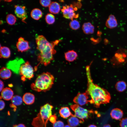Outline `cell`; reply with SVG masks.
<instances>
[{
    "instance_id": "obj_1",
    "label": "cell",
    "mask_w": 127,
    "mask_h": 127,
    "mask_svg": "<svg viewBox=\"0 0 127 127\" xmlns=\"http://www.w3.org/2000/svg\"><path fill=\"white\" fill-rule=\"evenodd\" d=\"M87 80V87L86 92L90 96L91 99L89 102L98 108L102 104L109 103L111 99L109 93L106 90L94 83L91 77L90 66L86 68Z\"/></svg>"
},
{
    "instance_id": "obj_2",
    "label": "cell",
    "mask_w": 127,
    "mask_h": 127,
    "mask_svg": "<svg viewBox=\"0 0 127 127\" xmlns=\"http://www.w3.org/2000/svg\"><path fill=\"white\" fill-rule=\"evenodd\" d=\"M36 40L37 49L39 52L37 56L38 61L40 63L47 66L53 60V55L56 52L55 46L60 41L57 40L50 42L42 35L36 36Z\"/></svg>"
},
{
    "instance_id": "obj_3",
    "label": "cell",
    "mask_w": 127,
    "mask_h": 127,
    "mask_svg": "<svg viewBox=\"0 0 127 127\" xmlns=\"http://www.w3.org/2000/svg\"><path fill=\"white\" fill-rule=\"evenodd\" d=\"M54 80V76L50 73L43 72L38 75L31 87L32 90L37 92H45L51 88Z\"/></svg>"
},
{
    "instance_id": "obj_4",
    "label": "cell",
    "mask_w": 127,
    "mask_h": 127,
    "mask_svg": "<svg viewBox=\"0 0 127 127\" xmlns=\"http://www.w3.org/2000/svg\"><path fill=\"white\" fill-rule=\"evenodd\" d=\"M53 107L52 105L48 103L42 106L37 116L33 119L32 125L34 127H46L49 118L52 115Z\"/></svg>"
},
{
    "instance_id": "obj_5",
    "label": "cell",
    "mask_w": 127,
    "mask_h": 127,
    "mask_svg": "<svg viewBox=\"0 0 127 127\" xmlns=\"http://www.w3.org/2000/svg\"><path fill=\"white\" fill-rule=\"evenodd\" d=\"M113 65L119 67L124 65L127 62V50L123 48L118 49L111 60Z\"/></svg>"
},
{
    "instance_id": "obj_6",
    "label": "cell",
    "mask_w": 127,
    "mask_h": 127,
    "mask_svg": "<svg viewBox=\"0 0 127 127\" xmlns=\"http://www.w3.org/2000/svg\"><path fill=\"white\" fill-rule=\"evenodd\" d=\"M70 107L75 113V116L83 122L84 119L90 117V114L94 113L92 110H88L76 104L71 105Z\"/></svg>"
},
{
    "instance_id": "obj_7",
    "label": "cell",
    "mask_w": 127,
    "mask_h": 127,
    "mask_svg": "<svg viewBox=\"0 0 127 127\" xmlns=\"http://www.w3.org/2000/svg\"><path fill=\"white\" fill-rule=\"evenodd\" d=\"M34 70L33 67L28 61L21 66L19 74L21 76L22 80L24 81L26 79H30L34 76Z\"/></svg>"
},
{
    "instance_id": "obj_8",
    "label": "cell",
    "mask_w": 127,
    "mask_h": 127,
    "mask_svg": "<svg viewBox=\"0 0 127 127\" xmlns=\"http://www.w3.org/2000/svg\"><path fill=\"white\" fill-rule=\"evenodd\" d=\"M63 17L65 18L72 20L74 18H77L79 15L75 12V9L72 4L63 7L61 10Z\"/></svg>"
},
{
    "instance_id": "obj_9",
    "label": "cell",
    "mask_w": 127,
    "mask_h": 127,
    "mask_svg": "<svg viewBox=\"0 0 127 127\" xmlns=\"http://www.w3.org/2000/svg\"><path fill=\"white\" fill-rule=\"evenodd\" d=\"M24 61L22 59H16L13 60L9 61L7 64V68L11 69L16 74L19 73L20 68L24 64Z\"/></svg>"
},
{
    "instance_id": "obj_10",
    "label": "cell",
    "mask_w": 127,
    "mask_h": 127,
    "mask_svg": "<svg viewBox=\"0 0 127 127\" xmlns=\"http://www.w3.org/2000/svg\"><path fill=\"white\" fill-rule=\"evenodd\" d=\"M88 95L86 92L83 93L79 92L73 99V101L79 105H83L89 102Z\"/></svg>"
},
{
    "instance_id": "obj_11",
    "label": "cell",
    "mask_w": 127,
    "mask_h": 127,
    "mask_svg": "<svg viewBox=\"0 0 127 127\" xmlns=\"http://www.w3.org/2000/svg\"><path fill=\"white\" fill-rule=\"evenodd\" d=\"M16 46L18 51L21 52L26 51L30 48L28 41L21 37L19 38Z\"/></svg>"
},
{
    "instance_id": "obj_12",
    "label": "cell",
    "mask_w": 127,
    "mask_h": 127,
    "mask_svg": "<svg viewBox=\"0 0 127 127\" xmlns=\"http://www.w3.org/2000/svg\"><path fill=\"white\" fill-rule=\"evenodd\" d=\"M15 13L17 17L21 19H25L27 17L25 6L15 5Z\"/></svg>"
},
{
    "instance_id": "obj_13",
    "label": "cell",
    "mask_w": 127,
    "mask_h": 127,
    "mask_svg": "<svg viewBox=\"0 0 127 127\" xmlns=\"http://www.w3.org/2000/svg\"><path fill=\"white\" fill-rule=\"evenodd\" d=\"M13 92L10 88L6 87L3 89L1 93L0 98L6 100L11 99L13 97Z\"/></svg>"
},
{
    "instance_id": "obj_14",
    "label": "cell",
    "mask_w": 127,
    "mask_h": 127,
    "mask_svg": "<svg viewBox=\"0 0 127 127\" xmlns=\"http://www.w3.org/2000/svg\"><path fill=\"white\" fill-rule=\"evenodd\" d=\"M123 111L118 108H114L112 109L110 113L111 118L117 120L121 119L123 116Z\"/></svg>"
},
{
    "instance_id": "obj_15",
    "label": "cell",
    "mask_w": 127,
    "mask_h": 127,
    "mask_svg": "<svg viewBox=\"0 0 127 127\" xmlns=\"http://www.w3.org/2000/svg\"><path fill=\"white\" fill-rule=\"evenodd\" d=\"M118 24L117 20L115 16L112 15H110L106 21V26L108 28L112 29L116 27Z\"/></svg>"
},
{
    "instance_id": "obj_16",
    "label": "cell",
    "mask_w": 127,
    "mask_h": 127,
    "mask_svg": "<svg viewBox=\"0 0 127 127\" xmlns=\"http://www.w3.org/2000/svg\"><path fill=\"white\" fill-rule=\"evenodd\" d=\"M23 100L26 104L28 105L32 104L34 102L35 97L33 94L29 92L25 93L23 97Z\"/></svg>"
},
{
    "instance_id": "obj_17",
    "label": "cell",
    "mask_w": 127,
    "mask_h": 127,
    "mask_svg": "<svg viewBox=\"0 0 127 127\" xmlns=\"http://www.w3.org/2000/svg\"><path fill=\"white\" fill-rule=\"evenodd\" d=\"M66 60L69 62H71L75 60L78 57L77 53L73 50H70L64 54Z\"/></svg>"
},
{
    "instance_id": "obj_18",
    "label": "cell",
    "mask_w": 127,
    "mask_h": 127,
    "mask_svg": "<svg viewBox=\"0 0 127 127\" xmlns=\"http://www.w3.org/2000/svg\"><path fill=\"white\" fill-rule=\"evenodd\" d=\"M82 29L83 32L86 34H92L94 32V26L89 22L84 23L82 26Z\"/></svg>"
},
{
    "instance_id": "obj_19",
    "label": "cell",
    "mask_w": 127,
    "mask_h": 127,
    "mask_svg": "<svg viewBox=\"0 0 127 127\" xmlns=\"http://www.w3.org/2000/svg\"><path fill=\"white\" fill-rule=\"evenodd\" d=\"M59 113L61 116L64 118H66L70 116H75L70 112L69 108L67 107H61L59 111Z\"/></svg>"
},
{
    "instance_id": "obj_20",
    "label": "cell",
    "mask_w": 127,
    "mask_h": 127,
    "mask_svg": "<svg viewBox=\"0 0 127 127\" xmlns=\"http://www.w3.org/2000/svg\"><path fill=\"white\" fill-rule=\"evenodd\" d=\"M68 125L71 127H76L78 126L80 123H83L82 121L79 119L76 116H72L67 120Z\"/></svg>"
},
{
    "instance_id": "obj_21",
    "label": "cell",
    "mask_w": 127,
    "mask_h": 127,
    "mask_svg": "<svg viewBox=\"0 0 127 127\" xmlns=\"http://www.w3.org/2000/svg\"><path fill=\"white\" fill-rule=\"evenodd\" d=\"M12 73L10 70L7 68L2 67L0 71V78L3 79L9 78L11 76Z\"/></svg>"
},
{
    "instance_id": "obj_22",
    "label": "cell",
    "mask_w": 127,
    "mask_h": 127,
    "mask_svg": "<svg viewBox=\"0 0 127 127\" xmlns=\"http://www.w3.org/2000/svg\"><path fill=\"white\" fill-rule=\"evenodd\" d=\"M49 10L51 13L57 14L60 11V7L59 4L56 2H52L49 6Z\"/></svg>"
},
{
    "instance_id": "obj_23",
    "label": "cell",
    "mask_w": 127,
    "mask_h": 127,
    "mask_svg": "<svg viewBox=\"0 0 127 127\" xmlns=\"http://www.w3.org/2000/svg\"><path fill=\"white\" fill-rule=\"evenodd\" d=\"M10 51L8 48L5 46L0 47V58H8L10 56Z\"/></svg>"
},
{
    "instance_id": "obj_24",
    "label": "cell",
    "mask_w": 127,
    "mask_h": 127,
    "mask_svg": "<svg viewBox=\"0 0 127 127\" xmlns=\"http://www.w3.org/2000/svg\"><path fill=\"white\" fill-rule=\"evenodd\" d=\"M31 16L34 19L38 20L42 17V13L40 9L35 8L31 12Z\"/></svg>"
},
{
    "instance_id": "obj_25",
    "label": "cell",
    "mask_w": 127,
    "mask_h": 127,
    "mask_svg": "<svg viewBox=\"0 0 127 127\" xmlns=\"http://www.w3.org/2000/svg\"><path fill=\"white\" fill-rule=\"evenodd\" d=\"M127 87L126 83L122 81H118L115 85V87L116 90L120 92H123L125 90Z\"/></svg>"
},
{
    "instance_id": "obj_26",
    "label": "cell",
    "mask_w": 127,
    "mask_h": 127,
    "mask_svg": "<svg viewBox=\"0 0 127 127\" xmlns=\"http://www.w3.org/2000/svg\"><path fill=\"white\" fill-rule=\"evenodd\" d=\"M12 104L15 106L20 105L21 104L23 99L21 97L18 95L14 96L11 99Z\"/></svg>"
},
{
    "instance_id": "obj_27",
    "label": "cell",
    "mask_w": 127,
    "mask_h": 127,
    "mask_svg": "<svg viewBox=\"0 0 127 127\" xmlns=\"http://www.w3.org/2000/svg\"><path fill=\"white\" fill-rule=\"evenodd\" d=\"M7 23L9 25H12L15 24L16 21V18L14 15L9 14L7 15L6 18Z\"/></svg>"
},
{
    "instance_id": "obj_28",
    "label": "cell",
    "mask_w": 127,
    "mask_h": 127,
    "mask_svg": "<svg viewBox=\"0 0 127 127\" xmlns=\"http://www.w3.org/2000/svg\"><path fill=\"white\" fill-rule=\"evenodd\" d=\"M45 20L46 22L48 24H53L55 21L54 16L51 13L48 14L46 16Z\"/></svg>"
},
{
    "instance_id": "obj_29",
    "label": "cell",
    "mask_w": 127,
    "mask_h": 127,
    "mask_svg": "<svg viewBox=\"0 0 127 127\" xmlns=\"http://www.w3.org/2000/svg\"><path fill=\"white\" fill-rule=\"evenodd\" d=\"M70 28L74 30H76L79 28L80 25L79 22L75 20H71L69 23Z\"/></svg>"
},
{
    "instance_id": "obj_30",
    "label": "cell",
    "mask_w": 127,
    "mask_h": 127,
    "mask_svg": "<svg viewBox=\"0 0 127 127\" xmlns=\"http://www.w3.org/2000/svg\"><path fill=\"white\" fill-rule=\"evenodd\" d=\"M40 2L42 6L45 7L49 6L51 3V1L50 0H40Z\"/></svg>"
},
{
    "instance_id": "obj_31",
    "label": "cell",
    "mask_w": 127,
    "mask_h": 127,
    "mask_svg": "<svg viewBox=\"0 0 127 127\" xmlns=\"http://www.w3.org/2000/svg\"><path fill=\"white\" fill-rule=\"evenodd\" d=\"M119 125L120 127H127V118H125L121 119Z\"/></svg>"
},
{
    "instance_id": "obj_32",
    "label": "cell",
    "mask_w": 127,
    "mask_h": 127,
    "mask_svg": "<svg viewBox=\"0 0 127 127\" xmlns=\"http://www.w3.org/2000/svg\"><path fill=\"white\" fill-rule=\"evenodd\" d=\"M64 124L61 121H58L53 124V127H64Z\"/></svg>"
},
{
    "instance_id": "obj_33",
    "label": "cell",
    "mask_w": 127,
    "mask_h": 127,
    "mask_svg": "<svg viewBox=\"0 0 127 127\" xmlns=\"http://www.w3.org/2000/svg\"><path fill=\"white\" fill-rule=\"evenodd\" d=\"M57 116L55 115H52L50 117L49 120L52 123H54L56 121Z\"/></svg>"
},
{
    "instance_id": "obj_34",
    "label": "cell",
    "mask_w": 127,
    "mask_h": 127,
    "mask_svg": "<svg viewBox=\"0 0 127 127\" xmlns=\"http://www.w3.org/2000/svg\"><path fill=\"white\" fill-rule=\"evenodd\" d=\"M0 111H1L4 108L5 106V103L1 99L0 100Z\"/></svg>"
},
{
    "instance_id": "obj_35",
    "label": "cell",
    "mask_w": 127,
    "mask_h": 127,
    "mask_svg": "<svg viewBox=\"0 0 127 127\" xmlns=\"http://www.w3.org/2000/svg\"><path fill=\"white\" fill-rule=\"evenodd\" d=\"M0 91H1L4 89V84L3 82L1 80L0 81Z\"/></svg>"
},
{
    "instance_id": "obj_36",
    "label": "cell",
    "mask_w": 127,
    "mask_h": 127,
    "mask_svg": "<svg viewBox=\"0 0 127 127\" xmlns=\"http://www.w3.org/2000/svg\"><path fill=\"white\" fill-rule=\"evenodd\" d=\"M13 127H26L25 125L23 124H20L18 125H13Z\"/></svg>"
},
{
    "instance_id": "obj_37",
    "label": "cell",
    "mask_w": 127,
    "mask_h": 127,
    "mask_svg": "<svg viewBox=\"0 0 127 127\" xmlns=\"http://www.w3.org/2000/svg\"><path fill=\"white\" fill-rule=\"evenodd\" d=\"M10 107H11L13 108L15 110V111L16 110V106L12 104H10Z\"/></svg>"
},
{
    "instance_id": "obj_38",
    "label": "cell",
    "mask_w": 127,
    "mask_h": 127,
    "mask_svg": "<svg viewBox=\"0 0 127 127\" xmlns=\"http://www.w3.org/2000/svg\"><path fill=\"white\" fill-rule=\"evenodd\" d=\"M103 127H111L110 125L109 124H105L104 125Z\"/></svg>"
},
{
    "instance_id": "obj_39",
    "label": "cell",
    "mask_w": 127,
    "mask_h": 127,
    "mask_svg": "<svg viewBox=\"0 0 127 127\" xmlns=\"http://www.w3.org/2000/svg\"><path fill=\"white\" fill-rule=\"evenodd\" d=\"M88 127H97L96 126L93 124H91Z\"/></svg>"
},
{
    "instance_id": "obj_40",
    "label": "cell",
    "mask_w": 127,
    "mask_h": 127,
    "mask_svg": "<svg viewBox=\"0 0 127 127\" xmlns=\"http://www.w3.org/2000/svg\"><path fill=\"white\" fill-rule=\"evenodd\" d=\"M64 127H71L69 125H66L64 126Z\"/></svg>"
},
{
    "instance_id": "obj_41",
    "label": "cell",
    "mask_w": 127,
    "mask_h": 127,
    "mask_svg": "<svg viewBox=\"0 0 127 127\" xmlns=\"http://www.w3.org/2000/svg\"><path fill=\"white\" fill-rule=\"evenodd\" d=\"M5 1H7V2H8V1H9V2H11V1H12V0H5Z\"/></svg>"
}]
</instances>
